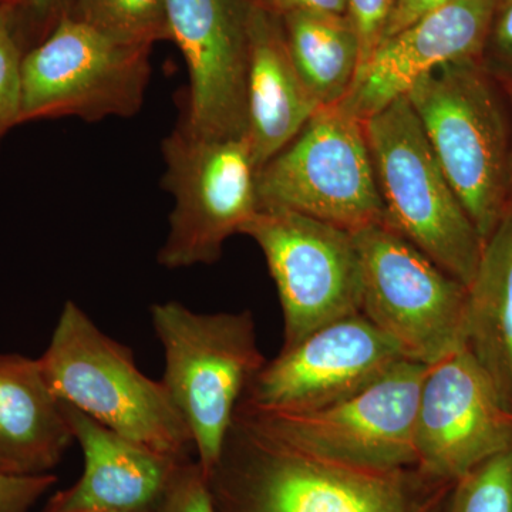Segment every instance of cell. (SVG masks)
Here are the masks:
<instances>
[{"label": "cell", "mask_w": 512, "mask_h": 512, "mask_svg": "<svg viewBox=\"0 0 512 512\" xmlns=\"http://www.w3.org/2000/svg\"><path fill=\"white\" fill-rule=\"evenodd\" d=\"M404 359L392 340L356 313L281 350L241 400L264 409L312 412L348 399Z\"/></svg>", "instance_id": "5bb4252c"}, {"label": "cell", "mask_w": 512, "mask_h": 512, "mask_svg": "<svg viewBox=\"0 0 512 512\" xmlns=\"http://www.w3.org/2000/svg\"><path fill=\"white\" fill-rule=\"evenodd\" d=\"M151 49L111 39L66 13L23 59L20 126L136 116L150 82Z\"/></svg>", "instance_id": "9c48e42d"}, {"label": "cell", "mask_w": 512, "mask_h": 512, "mask_svg": "<svg viewBox=\"0 0 512 512\" xmlns=\"http://www.w3.org/2000/svg\"><path fill=\"white\" fill-rule=\"evenodd\" d=\"M360 313L407 360L430 366L466 346L468 288L389 225L352 232Z\"/></svg>", "instance_id": "8992f818"}, {"label": "cell", "mask_w": 512, "mask_h": 512, "mask_svg": "<svg viewBox=\"0 0 512 512\" xmlns=\"http://www.w3.org/2000/svg\"><path fill=\"white\" fill-rule=\"evenodd\" d=\"M292 62L320 107L346 99L360 67V40L348 15L289 12L281 15Z\"/></svg>", "instance_id": "ffe728a7"}, {"label": "cell", "mask_w": 512, "mask_h": 512, "mask_svg": "<svg viewBox=\"0 0 512 512\" xmlns=\"http://www.w3.org/2000/svg\"><path fill=\"white\" fill-rule=\"evenodd\" d=\"M448 512H512V448L457 480Z\"/></svg>", "instance_id": "7402d4cb"}, {"label": "cell", "mask_w": 512, "mask_h": 512, "mask_svg": "<svg viewBox=\"0 0 512 512\" xmlns=\"http://www.w3.org/2000/svg\"><path fill=\"white\" fill-rule=\"evenodd\" d=\"M259 210L298 212L355 232L383 224L365 123L340 104L319 107L256 175Z\"/></svg>", "instance_id": "52a82bcc"}, {"label": "cell", "mask_w": 512, "mask_h": 512, "mask_svg": "<svg viewBox=\"0 0 512 512\" xmlns=\"http://www.w3.org/2000/svg\"><path fill=\"white\" fill-rule=\"evenodd\" d=\"M508 96H510V104H511L510 194H511V208H512V92L508 93Z\"/></svg>", "instance_id": "4dcf8cb0"}, {"label": "cell", "mask_w": 512, "mask_h": 512, "mask_svg": "<svg viewBox=\"0 0 512 512\" xmlns=\"http://www.w3.org/2000/svg\"><path fill=\"white\" fill-rule=\"evenodd\" d=\"M39 363L59 402L158 456L191 458L190 431L163 382L144 375L131 349L101 332L76 302L64 303Z\"/></svg>", "instance_id": "3957f363"}, {"label": "cell", "mask_w": 512, "mask_h": 512, "mask_svg": "<svg viewBox=\"0 0 512 512\" xmlns=\"http://www.w3.org/2000/svg\"><path fill=\"white\" fill-rule=\"evenodd\" d=\"M73 0H19L20 32L28 50L39 45L60 19L69 12Z\"/></svg>", "instance_id": "4316f807"}, {"label": "cell", "mask_w": 512, "mask_h": 512, "mask_svg": "<svg viewBox=\"0 0 512 512\" xmlns=\"http://www.w3.org/2000/svg\"><path fill=\"white\" fill-rule=\"evenodd\" d=\"M16 6H0V146L20 126L23 59L28 53Z\"/></svg>", "instance_id": "603a6c76"}, {"label": "cell", "mask_w": 512, "mask_h": 512, "mask_svg": "<svg viewBox=\"0 0 512 512\" xmlns=\"http://www.w3.org/2000/svg\"><path fill=\"white\" fill-rule=\"evenodd\" d=\"M62 406L82 447L84 471L76 484L53 495L43 512L150 511L187 460L158 456L69 404Z\"/></svg>", "instance_id": "2e32d148"}, {"label": "cell", "mask_w": 512, "mask_h": 512, "mask_svg": "<svg viewBox=\"0 0 512 512\" xmlns=\"http://www.w3.org/2000/svg\"><path fill=\"white\" fill-rule=\"evenodd\" d=\"M319 107L289 55L281 15L258 0L247 73V138L258 170L298 136Z\"/></svg>", "instance_id": "e0dca14e"}, {"label": "cell", "mask_w": 512, "mask_h": 512, "mask_svg": "<svg viewBox=\"0 0 512 512\" xmlns=\"http://www.w3.org/2000/svg\"><path fill=\"white\" fill-rule=\"evenodd\" d=\"M67 15L128 45L171 42L165 0H73Z\"/></svg>", "instance_id": "44dd1931"}, {"label": "cell", "mask_w": 512, "mask_h": 512, "mask_svg": "<svg viewBox=\"0 0 512 512\" xmlns=\"http://www.w3.org/2000/svg\"><path fill=\"white\" fill-rule=\"evenodd\" d=\"M500 2L450 0L384 37L340 106L365 121L406 96L420 77L441 64L480 59Z\"/></svg>", "instance_id": "9a60e30c"}, {"label": "cell", "mask_w": 512, "mask_h": 512, "mask_svg": "<svg viewBox=\"0 0 512 512\" xmlns=\"http://www.w3.org/2000/svg\"><path fill=\"white\" fill-rule=\"evenodd\" d=\"M427 366L404 359L338 403L312 412L239 406L276 437L326 460L353 466H417L416 420Z\"/></svg>", "instance_id": "30bf717a"}, {"label": "cell", "mask_w": 512, "mask_h": 512, "mask_svg": "<svg viewBox=\"0 0 512 512\" xmlns=\"http://www.w3.org/2000/svg\"><path fill=\"white\" fill-rule=\"evenodd\" d=\"M363 123L384 224L468 288L485 242L441 170L412 104L400 97Z\"/></svg>", "instance_id": "5b68a950"}, {"label": "cell", "mask_w": 512, "mask_h": 512, "mask_svg": "<svg viewBox=\"0 0 512 512\" xmlns=\"http://www.w3.org/2000/svg\"><path fill=\"white\" fill-rule=\"evenodd\" d=\"M148 512H217L207 476L197 460L184 461L160 500Z\"/></svg>", "instance_id": "cb8c5ba5"}, {"label": "cell", "mask_w": 512, "mask_h": 512, "mask_svg": "<svg viewBox=\"0 0 512 512\" xmlns=\"http://www.w3.org/2000/svg\"><path fill=\"white\" fill-rule=\"evenodd\" d=\"M74 441L39 359L0 355V474H50Z\"/></svg>", "instance_id": "ac0fdd59"}, {"label": "cell", "mask_w": 512, "mask_h": 512, "mask_svg": "<svg viewBox=\"0 0 512 512\" xmlns=\"http://www.w3.org/2000/svg\"><path fill=\"white\" fill-rule=\"evenodd\" d=\"M258 0H165L171 42L188 70L181 123L210 137L247 136V73Z\"/></svg>", "instance_id": "7c38bea8"}, {"label": "cell", "mask_w": 512, "mask_h": 512, "mask_svg": "<svg viewBox=\"0 0 512 512\" xmlns=\"http://www.w3.org/2000/svg\"><path fill=\"white\" fill-rule=\"evenodd\" d=\"M394 6L396 0H348V16L360 40V67L382 42Z\"/></svg>", "instance_id": "484cf974"}, {"label": "cell", "mask_w": 512, "mask_h": 512, "mask_svg": "<svg viewBox=\"0 0 512 512\" xmlns=\"http://www.w3.org/2000/svg\"><path fill=\"white\" fill-rule=\"evenodd\" d=\"M466 346L512 412V208L485 241L468 286Z\"/></svg>", "instance_id": "d6986e66"}, {"label": "cell", "mask_w": 512, "mask_h": 512, "mask_svg": "<svg viewBox=\"0 0 512 512\" xmlns=\"http://www.w3.org/2000/svg\"><path fill=\"white\" fill-rule=\"evenodd\" d=\"M483 241L511 208L510 96L480 60L441 64L406 94Z\"/></svg>", "instance_id": "7a4b0ae2"}, {"label": "cell", "mask_w": 512, "mask_h": 512, "mask_svg": "<svg viewBox=\"0 0 512 512\" xmlns=\"http://www.w3.org/2000/svg\"><path fill=\"white\" fill-rule=\"evenodd\" d=\"M264 2L279 15L298 12V10L348 15V0H264Z\"/></svg>", "instance_id": "f546056e"}, {"label": "cell", "mask_w": 512, "mask_h": 512, "mask_svg": "<svg viewBox=\"0 0 512 512\" xmlns=\"http://www.w3.org/2000/svg\"><path fill=\"white\" fill-rule=\"evenodd\" d=\"M161 151L163 187L173 195L174 208L158 264H215L225 241L241 234L259 211L258 165L248 138L202 136L178 121Z\"/></svg>", "instance_id": "ba28073f"}, {"label": "cell", "mask_w": 512, "mask_h": 512, "mask_svg": "<svg viewBox=\"0 0 512 512\" xmlns=\"http://www.w3.org/2000/svg\"><path fill=\"white\" fill-rule=\"evenodd\" d=\"M266 259L284 313L288 350L312 332L360 313L352 232L298 212L262 208L242 228Z\"/></svg>", "instance_id": "8fae6325"}, {"label": "cell", "mask_w": 512, "mask_h": 512, "mask_svg": "<svg viewBox=\"0 0 512 512\" xmlns=\"http://www.w3.org/2000/svg\"><path fill=\"white\" fill-rule=\"evenodd\" d=\"M478 60L505 92H512V0L498 3Z\"/></svg>", "instance_id": "d4e9b609"}, {"label": "cell", "mask_w": 512, "mask_h": 512, "mask_svg": "<svg viewBox=\"0 0 512 512\" xmlns=\"http://www.w3.org/2000/svg\"><path fill=\"white\" fill-rule=\"evenodd\" d=\"M448 2L450 0H396V6H394L392 18L389 20L384 37L400 32L420 19L421 16L427 15L431 10L440 8Z\"/></svg>", "instance_id": "f1b7e54d"}, {"label": "cell", "mask_w": 512, "mask_h": 512, "mask_svg": "<svg viewBox=\"0 0 512 512\" xmlns=\"http://www.w3.org/2000/svg\"><path fill=\"white\" fill-rule=\"evenodd\" d=\"M0 6H19V0H0Z\"/></svg>", "instance_id": "1f68e13d"}, {"label": "cell", "mask_w": 512, "mask_h": 512, "mask_svg": "<svg viewBox=\"0 0 512 512\" xmlns=\"http://www.w3.org/2000/svg\"><path fill=\"white\" fill-rule=\"evenodd\" d=\"M56 483L57 477L52 473L33 477L0 474V512H29Z\"/></svg>", "instance_id": "83f0119b"}, {"label": "cell", "mask_w": 512, "mask_h": 512, "mask_svg": "<svg viewBox=\"0 0 512 512\" xmlns=\"http://www.w3.org/2000/svg\"><path fill=\"white\" fill-rule=\"evenodd\" d=\"M217 512H448L457 481L353 466L279 439L241 406L207 476Z\"/></svg>", "instance_id": "6da1fadb"}, {"label": "cell", "mask_w": 512, "mask_h": 512, "mask_svg": "<svg viewBox=\"0 0 512 512\" xmlns=\"http://www.w3.org/2000/svg\"><path fill=\"white\" fill-rule=\"evenodd\" d=\"M508 448L512 412L467 346L427 366L417 409V466L457 481Z\"/></svg>", "instance_id": "4fadbf2b"}, {"label": "cell", "mask_w": 512, "mask_h": 512, "mask_svg": "<svg viewBox=\"0 0 512 512\" xmlns=\"http://www.w3.org/2000/svg\"><path fill=\"white\" fill-rule=\"evenodd\" d=\"M164 349L163 382L190 431L205 476L221 456L249 384L266 365L251 311L197 313L168 301L150 308Z\"/></svg>", "instance_id": "277c9868"}]
</instances>
